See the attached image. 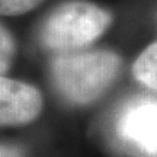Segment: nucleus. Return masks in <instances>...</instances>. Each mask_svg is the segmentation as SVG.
<instances>
[{"mask_svg":"<svg viewBox=\"0 0 157 157\" xmlns=\"http://www.w3.org/2000/svg\"><path fill=\"white\" fill-rule=\"evenodd\" d=\"M0 157H23V154L16 147L0 146Z\"/></svg>","mask_w":157,"mask_h":157,"instance_id":"obj_8","label":"nucleus"},{"mask_svg":"<svg viewBox=\"0 0 157 157\" xmlns=\"http://www.w3.org/2000/svg\"><path fill=\"white\" fill-rule=\"evenodd\" d=\"M111 23V15L86 2L60 6L45 21L41 31L42 44L52 51H71L92 44Z\"/></svg>","mask_w":157,"mask_h":157,"instance_id":"obj_2","label":"nucleus"},{"mask_svg":"<svg viewBox=\"0 0 157 157\" xmlns=\"http://www.w3.org/2000/svg\"><path fill=\"white\" fill-rule=\"evenodd\" d=\"M42 96L34 86L0 76V125H23L39 115Z\"/></svg>","mask_w":157,"mask_h":157,"instance_id":"obj_4","label":"nucleus"},{"mask_svg":"<svg viewBox=\"0 0 157 157\" xmlns=\"http://www.w3.org/2000/svg\"><path fill=\"white\" fill-rule=\"evenodd\" d=\"M117 134L135 153L157 157V99L138 98L127 103L118 117Z\"/></svg>","mask_w":157,"mask_h":157,"instance_id":"obj_3","label":"nucleus"},{"mask_svg":"<svg viewBox=\"0 0 157 157\" xmlns=\"http://www.w3.org/2000/svg\"><path fill=\"white\" fill-rule=\"evenodd\" d=\"M121 60L111 51L64 52L52 60L57 89L68 101L84 105L102 96L117 78Z\"/></svg>","mask_w":157,"mask_h":157,"instance_id":"obj_1","label":"nucleus"},{"mask_svg":"<svg viewBox=\"0 0 157 157\" xmlns=\"http://www.w3.org/2000/svg\"><path fill=\"white\" fill-rule=\"evenodd\" d=\"M15 56V42L10 34L0 25V74L6 73Z\"/></svg>","mask_w":157,"mask_h":157,"instance_id":"obj_6","label":"nucleus"},{"mask_svg":"<svg viewBox=\"0 0 157 157\" xmlns=\"http://www.w3.org/2000/svg\"><path fill=\"white\" fill-rule=\"evenodd\" d=\"M132 70L138 82L157 90V42L150 45L137 58Z\"/></svg>","mask_w":157,"mask_h":157,"instance_id":"obj_5","label":"nucleus"},{"mask_svg":"<svg viewBox=\"0 0 157 157\" xmlns=\"http://www.w3.org/2000/svg\"><path fill=\"white\" fill-rule=\"evenodd\" d=\"M44 0H0V15H22Z\"/></svg>","mask_w":157,"mask_h":157,"instance_id":"obj_7","label":"nucleus"}]
</instances>
